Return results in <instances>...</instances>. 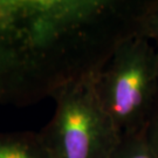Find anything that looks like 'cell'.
<instances>
[{
  "mask_svg": "<svg viewBox=\"0 0 158 158\" xmlns=\"http://www.w3.org/2000/svg\"><path fill=\"white\" fill-rule=\"evenodd\" d=\"M147 0H7L0 31L2 103L32 104L100 72L136 35Z\"/></svg>",
  "mask_w": 158,
  "mask_h": 158,
  "instance_id": "6da1fadb",
  "label": "cell"
},
{
  "mask_svg": "<svg viewBox=\"0 0 158 158\" xmlns=\"http://www.w3.org/2000/svg\"><path fill=\"white\" fill-rule=\"evenodd\" d=\"M94 82L121 137L144 131L158 100V49L147 39L130 36L116 47Z\"/></svg>",
  "mask_w": 158,
  "mask_h": 158,
  "instance_id": "7a4b0ae2",
  "label": "cell"
},
{
  "mask_svg": "<svg viewBox=\"0 0 158 158\" xmlns=\"http://www.w3.org/2000/svg\"><path fill=\"white\" fill-rule=\"evenodd\" d=\"M95 75L73 81L52 98L55 110L40 131L53 158H110L121 141L95 89Z\"/></svg>",
  "mask_w": 158,
  "mask_h": 158,
  "instance_id": "3957f363",
  "label": "cell"
},
{
  "mask_svg": "<svg viewBox=\"0 0 158 158\" xmlns=\"http://www.w3.org/2000/svg\"><path fill=\"white\" fill-rule=\"evenodd\" d=\"M0 158H53L40 132H0Z\"/></svg>",
  "mask_w": 158,
  "mask_h": 158,
  "instance_id": "277c9868",
  "label": "cell"
},
{
  "mask_svg": "<svg viewBox=\"0 0 158 158\" xmlns=\"http://www.w3.org/2000/svg\"><path fill=\"white\" fill-rule=\"evenodd\" d=\"M110 158H156L147 129L134 135L123 136Z\"/></svg>",
  "mask_w": 158,
  "mask_h": 158,
  "instance_id": "5b68a950",
  "label": "cell"
},
{
  "mask_svg": "<svg viewBox=\"0 0 158 158\" xmlns=\"http://www.w3.org/2000/svg\"><path fill=\"white\" fill-rule=\"evenodd\" d=\"M136 36L147 39L158 49V0H147L138 18Z\"/></svg>",
  "mask_w": 158,
  "mask_h": 158,
  "instance_id": "8992f818",
  "label": "cell"
},
{
  "mask_svg": "<svg viewBox=\"0 0 158 158\" xmlns=\"http://www.w3.org/2000/svg\"><path fill=\"white\" fill-rule=\"evenodd\" d=\"M147 136L153 152H155V156H156V158H158V100L156 103V107H155V110L151 115V118L148 123Z\"/></svg>",
  "mask_w": 158,
  "mask_h": 158,
  "instance_id": "52a82bcc",
  "label": "cell"
},
{
  "mask_svg": "<svg viewBox=\"0 0 158 158\" xmlns=\"http://www.w3.org/2000/svg\"><path fill=\"white\" fill-rule=\"evenodd\" d=\"M0 103H2V101H1V96H0Z\"/></svg>",
  "mask_w": 158,
  "mask_h": 158,
  "instance_id": "ba28073f",
  "label": "cell"
}]
</instances>
